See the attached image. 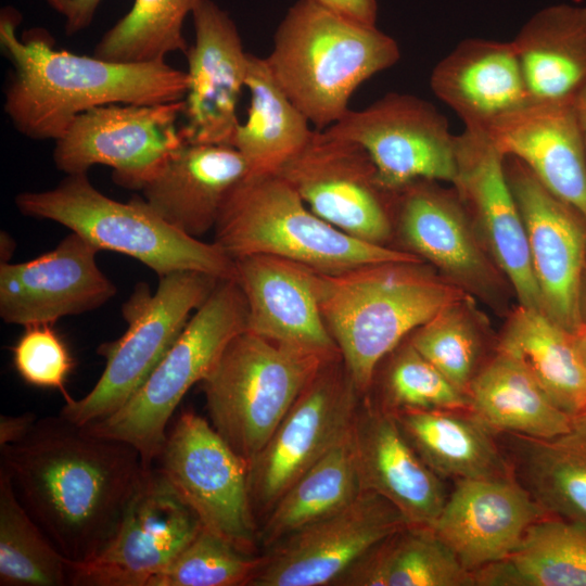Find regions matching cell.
<instances>
[{
  "label": "cell",
  "instance_id": "277c9868",
  "mask_svg": "<svg viewBox=\"0 0 586 586\" xmlns=\"http://www.w3.org/2000/svg\"><path fill=\"white\" fill-rule=\"evenodd\" d=\"M400 58L396 40L375 25L315 0H297L278 25L265 61L292 103L316 129L337 123L356 90Z\"/></svg>",
  "mask_w": 586,
  "mask_h": 586
},
{
  "label": "cell",
  "instance_id": "3957f363",
  "mask_svg": "<svg viewBox=\"0 0 586 586\" xmlns=\"http://www.w3.org/2000/svg\"><path fill=\"white\" fill-rule=\"evenodd\" d=\"M326 324L358 393L369 394L379 364L446 305L466 294L425 262H390L315 271Z\"/></svg>",
  "mask_w": 586,
  "mask_h": 586
},
{
  "label": "cell",
  "instance_id": "f35d334b",
  "mask_svg": "<svg viewBox=\"0 0 586 586\" xmlns=\"http://www.w3.org/2000/svg\"><path fill=\"white\" fill-rule=\"evenodd\" d=\"M469 295L437 311L409 337L410 344L457 388L468 394L479 371L486 321Z\"/></svg>",
  "mask_w": 586,
  "mask_h": 586
},
{
  "label": "cell",
  "instance_id": "cb8c5ba5",
  "mask_svg": "<svg viewBox=\"0 0 586 586\" xmlns=\"http://www.w3.org/2000/svg\"><path fill=\"white\" fill-rule=\"evenodd\" d=\"M247 307L246 330L326 357L341 356L320 310L315 270L271 255L234 259Z\"/></svg>",
  "mask_w": 586,
  "mask_h": 586
},
{
  "label": "cell",
  "instance_id": "5b68a950",
  "mask_svg": "<svg viewBox=\"0 0 586 586\" xmlns=\"http://www.w3.org/2000/svg\"><path fill=\"white\" fill-rule=\"evenodd\" d=\"M231 258L271 255L333 273L390 262H421L406 250L354 238L317 216L278 174H251L229 193L214 228Z\"/></svg>",
  "mask_w": 586,
  "mask_h": 586
},
{
  "label": "cell",
  "instance_id": "b9f144b4",
  "mask_svg": "<svg viewBox=\"0 0 586 586\" xmlns=\"http://www.w3.org/2000/svg\"><path fill=\"white\" fill-rule=\"evenodd\" d=\"M12 355L14 368L26 383L59 390L65 402L72 398L65 383L74 360L52 323L26 326L12 348Z\"/></svg>",
  "mask_w": 586,
  "mask_h": 586
},
{
  "label": "cell",
  "instance_id": "bcb514c9",
  "mask_svg": "<svg viewBox=\"0 0 586 586\" xmlns=\"http://www.w3.org/2000/svg\"><path fill=\"white\" fill-rule=\"evenodd\" d=\"M557 438L586 449V410L572 418L569 433Z\"/></svg>",
  "mask_w": 586,
  "mask_h": 586
},
{
  "label": "cell",
  "instance_id": "9a60e30c",
  "mask_svg": "<svg viewBox=\"0 0 586 586\" xmlns=\"http://www.w3.org/2000/svg\"><path fill=\"white\" fill-rule=\"evenodd\" d=\"M201 527L168 480L145 468L111 542L92 560L69 563V585L149 586Z\"/></svg>",
  "mask_w": 586,
  "mask_h": 586
},
{
  "label": "cell",
  "instance_id": "9c48e42d",
  "mask_svg": "<svg viewBox=\"0 0 586 586\" xmlns=\"http://www.w3.org/2000/svg\"><path fill=\"white\" fill-rule=\"evenodd\" d=\"M154 292L137 283L123 304L125 333L98 352L105 368L88 394L65 402L60 415L85 426L120 409L146 381L177 341L191 313L199 309L218 281L212 275L182 270L158 277Z\"/></svg>",
  "mask_w": 586,
  "mask_h": 586
},
{
  "label": "cell",
  "instance_id": "6da1fadb",
  "mask_svg": "<svg viewBox=\"0 0 586 586\" xmlns=\"http://www.w3.org/2000/svg\"><path fill=\"white\" fill-rule=\"evenodd\" d=\"M0 449L18 500L71 564L92 560L111 542L146 468L131 445L62 415L37 419L23 440Z\"/></svg>",
  "mask_w": 586,
  "mask_h": 586
},
{
  "label": "cell",
  "instance_id": "f6af8a7d",
  "mask_svg": "<svg viewBox=\"0 0 586 586\" xmlns=\"http://www.w3.org/2000/svg\"><path fill=\"white\" fill-rule=\"evenodd\" d=\"M101 0H69V8L65 17V33L77 34L87 28L94 16Z\"/></svg>",
  "mask_w": 586,
  "mask_h": 586
},
{
  "label": "cell",
  "instance_id": "44dd1931",
  "mask_svg": "<svg viewBox=\"0 0 586 586\" xmlns=\"http://www.w3.org/2000/svg\"><path fill=\"white\" fill-rule=\"evenodd\" d=\"M100 250L71 232L50 252L0 265V317L11 324H54L94 310L117 292L97 264Z\"/></svg>",
  "mask_w": 586,
  "mask_h": 586
},
{
  "label": "cell",
  "instance_id": "681fc988",
  "mask_svg": "<svg viewBox=\"0 0 586 586\" xmlns=\"http://www.w3.org/2000/svg\"><path fill=\"white\" fill-rule=\"evenodd\" d=\"M579 310L582 322H586V253L579 289Z\"/></svg>",
  "mask_w": 586,
  "mask_h": 586
},
{
  "label": "cell",
  "instance_id": "7dc6e473",
  "mask_svg": "<svg viewBox=\"0 0 586 586\" xmlns=\"http://www.w3.org/2000/svg\"><path fill=\"white\" fill-rule=\"evenodd\" d=\"M573 107L586 153V82L573 99Z\"/></svg>",
  "mask_w": 586,
  "mask_h": 586
},
{
  "label": "cell",
  "instance_id": "5bb4252c",
  "mask_svg": "<svg viewBox=\"0 0 586 586\" xmlns=\"http://www.w3.org/2000/svg\"><path fill=\"white\" fill-rule=\"evenodd\" d=\"M324 130L364 148L391 191L416 180L453 184L456 178V136L446 117L417 95L386 93Z\"/></svg>",
  "mask_w": 586,
  "mask_h": 586
},
{
  "label": "cell",
  "instance_id": "e575fe53",
  "mask_svg": "<svg viewBox=\"0 0 586 586\" xmlns=\"http://www.w3.org/2000/svg\"><path fill=\"white\" fill-rule=\"evenodd\" d=\"M472 574L475 585L586 586V526L547 514L508 558Z\"/></svg>",
  "mask_w": 586,
  "mask_h": 586
},
{
  "label": "cell",
  "instance_id": "ffe728a7",
  "mask_svg": "<svg viewBox=\"0 0 586 586\" xmlns=\"http://www.w3.org/2000/svg\"><path fill=\"white\" fill-rule=\"evenodd\" d=\"M191 15L194 42L184 52L188 86L180 131L187 143L232 145L250 53L233 20L214 1L200 0Z\"/></svg>",
  "mask_w": 586,
  "mask_h": 586
},
{
  "label": "cell",
  "instance_id": "83f0119b",
  "mask_svg": "<svg viewBox=\"0 0 586 586\" xmlns=\"http://www.w3.org/2000/svg\"><path fill=\"white\" fill-rule=\"evenodd\" d=\"M530 102L573 101L586 82V8L560 3L534 14L511 40Z\"/></svg>",
  "mask_w": 586,
  "mask_h": 586
},
{
  "label": "cell",
  "instance_id": "484cf974",
  "mask_svg": "<svg viewBox=\"0 0 586 586\" xmlns=\"http://www.w3.org/2000/svg\"><path fill=\"white\" fill-rule=\"evenodd\" d=\"M250 174L247 162L230 144L184 142L140 191L162 219L200 239L215 228L229 193Z\"/></svg>",
  "mask_w": 586,
  "mask_h": 586
},
{
  "label": "cell",
  "instance_id": "8d00e7d4",
  "mask_svg": "<svg viewBox=\"0 0 586 586\" xmlns=\"http://www.w3.org/2000/svg\"><path fill=\"white\" fill-rule=\"evenodd\" d=\"M67 584L69 562L28 514L0 468V585Z\"/></svg>",
  "mask_w": 586,
  "mask_h": 586
},
{
  "label": "cell",
  "instance_id": "7c38bea8",
  "mask_svg": "<svg viewBox=\"0 0 586 586\" xmlns=\"http://www.w3.org/2000/svg\"><path fill=\"white\" fill-rule=\"evenodd\" d=\"M277 174L324 221L359 240L386 245L396 191L380 182L372 160L359 144L314 129Z\"/></svg>",
  "mask_w": 586,
  "mask_h": 586
},
{
  "label": "cell",
  "instance_id": "7a4b0ae2",
  "mask_svg": "<svg viewBox=\"0 0 586 586\" xmlns=\"http://www.w3.org/2000/svg\"><path fill=\"white\" fill-rule=\"evenodd\" d=\"M17 12L5 8L0 42L13 73L4 90V112L15 129L34 140H56L74 118L92 107L181 101L187 72L165 60L124 63L54 49L47 34L16 36Z\"/></svg>",
  "mask_w": 586,
  "mask_h": 586
},
{
  "label": "cell",
  "instance_id": "d4e9b609",
  "mask_svg": "<svg viewBox=\"0 0 586 586\" xmlns=\"http://www.w3.org/2000/svg\"><path fill=\"white\" fill-rule=\"evenodd\" d=\"M484 131L505 156L520 160L586 221V153L573 101L528 102Z\"/></svg>",
  "mask_w": 586,
  "mask_h": 586
},
{
  "label": "cell",
  "instance_id": "60d3db41",
  "mask_svg": "<svg viewBox=\"0 0 586 586\" xmlns=\"http://www.w3.org/2000/svg\"><path fill=\"white\" fill-rule=\"evenodd\" d=\"M378 404L395 413L405 410H471L467 393L457 388L410 342L394 352Z\"/></svg>",
  "mask_w": 586,
  "mask_h": 586
},
{
  "label": "cell",
  "instance_id": "d6a6232c",
  "mask_svg": "<svg viewBox=\"0 0 586 586\" xmlns=\"http://www.w3.org/2000/svg\"><path fill=\"white\" fill-rule=\"evenodd\" d=\"M245 88L251 103L232 146L243 155L251 174H277L306 144L314 129L277 84L265 58L250 53Z\"/></svg>",
  "mask_w": 586,
  "mask_h": 586
},
{
  "label": "cell",
  "instance_id": "e0dca14e",
  "mask_svg": "<svg viewBox=\"0 0 586 586\" xmlns=\"http://www.w3.org/2000/svg\"><path fill=\"white\" fill-rule=\"evenodd\" d=\"M407 525L386 499L362 491L342 510L267 549L249 586H334L365 553Z\"/></svg>",
  "mask_w": 586,
  "mask_h": 586
},
{
  "label": "cell",
  "instance_id": "2e32d148",
  "mask_svg": "<svg viewBox=\"0 0 586 586\" xmlns=\"http://www.w3.org/2000/svg\"><path fill=\"white\" fill-rule=\"evenodd\" d=\"M394 220L406 251L469 296L501 308L510 283L479 235L454 187L416 180L396 191Z\"/></svg>",
  "mask_w": 586,
  "mask_h": 586
},
{
  "label": "cell",
  "instance_id": "8fae6325",
  "mask_svg": "<svg viewBox=\"0 0 586 586\" xmlns=\"http://www.w3.org/2000/svg\"><path fill=\"white\" fill-rule=\"evenodd\" d=\"M361 397L341 356L321 367L249 463L256 518L352 431Z\"/></svg>",
  "mask_w": 586,
  "mask_h": 586
},
{
  "label": "cell",
  "instance_id": "f1b7e54d",
  "mask_svg": "<svg viewBox=\"0 0 586 586\" xmlns=\"http://www.w3.org/2000/svg\"><path fill=\"white\" fill-rule=\"evenodd\" d=\"M468 396L471 411L493 431L553 440L571 430L572 417L551 400L520 361L497 347L472 379Z\"/></svg>",
  "mask_w": 586,
  "mask_h": 586
},
{
  "label": "cell",
  "instance_id": "d590c367",
  "mask_svg": "<svg viewBox=\"0 0 586 586\" xmlns=\"http://www.w3.org/2000/svg\"><path fill=\"white\" fill-rule=\"evenodd\" d=\"M519 482L544 511L586 526V449L509 433Z\"/></svg>",
  "mask_w": 586,
  "mask_h": 586
},
{
  "label": "cell",
  "instance_id": "52a82bcc",
  "mask_svg": "<svg viewBox=\"0 0 586 586\" xmlns=\"http://www.w3.org/2000/svg\"><path fill=\"white\" fill-rule=\"evenodd\" d=\"M334 358L247 330L239 333L201 381L211 424L250 463L305 386Z\"/></svg>",
  "mask_w": 586,
  "mask_h": 586
},
{
  "label": "cell",
  "instance_id": "836d02e7",
  "mask_svg": "<svg viewBox=\"0 0 586 586\" xmlns=\"http://www.w3.org/2000/svg\"><path fill=\"white\" fill-rule=\"evenodd\" d=\"M361 492L352 429L277 500L258 530V542L269 549L290 534L342 510Z\"/></svg>",
  "mask_w": 586,
  "mask_h": 586
},
{
  "label": "cell",
  "instance_id": "f546056e",
  "mask_svg": "<svg viewBox=\"0 0 586 586\" xmlns=\"http://www.w3.org/2000/svg\"><path fill=\"white\" fill-rule=\"evenodd\" d=\"M393 415L421 459L441 477L511 476L494 431L471 410H405Z\"/></svg>",
  "mask_w": 586,
  "mask_h": 586
},
{
  "label": "cell",
  "instance_id": "f907efd6",
  "mask_svg": "<svg viewBox=\"0 0 586 586\" xmlns=\"http://www.w3.org/2000/svg\"><path fill=\"white\" fill-rule=\"evenodd\" d=\"M52 9L61 13L63 16L66 15L69 8V0H44Z\"/></svg>",
  "mask_w": 586,
  "mask_h": 586
},
{
  "label": "cell",
  "instance_id": "7402d4cb",
  "mask_svg": "<svg viewBox=\"0 0 586 586\" xmlns=\"http://www.w3.org/2000/svg\"><path fill=\"white\" fill-rule=\"evenodd\" d=\"M547 515L511 476L457 480L431 526L469 572L505 560Z\"/></svg>",
  "mask_w": 586,
  "mask_h": 586
},
{
  "label": "cell",
  "instance_id": "4dcf8cb0",
  "mask_svg": "<svg viewBox=\"0 0 586 586\" xmlns=\"http://www.w3.org/2000/svg\"><path fill=\"white\" fill-rule=\"evenodd\" d=\"M497 348L520 361L572 418L586 410V369L572 332L545 313L518 304L509 314Z\"/></svg>",
  "mask_w": 586,
  "mask_h": 586
},
{
  "label": "cell",
  "instance_id": "4fadbf2b",
  "mask_svg": "<svg viewBox=\"0 0 586 586\" xmlns=\"http://www.w3.org/2000/svg\"><path fill=\"white\" fill-rule=\"evenodd\" d=\"M184 102L113 103L77 115L54 140L53 162L66 175L87 174L94 165L113 169L118 186L141 190L183 143L177 122Z\"/></svg>",
  "mask_w": 586,
  "mask_h": 586
},
{
  "label": "cell",
  "instance_id": "30bf717a",
  "mask_svg": "<svg viewBox=\"0 0 586 586\" xmlns=\"http://www.w3.org/2000/svg\"><path fill=\"white\" fill-rule=\"evenodd\" d=\"M193 510L202 526L256 553L257 518L249 463L193 411H182L153 464Z\"/></svg>",
  "mask_w": 586,
  "mask_h": 586
},
{
  "label": "cell",
  "instance_id": "74e56055",
  "mask_svg": "<svg viewBox=\"0 0 586 586\" xmlns=\"http://www.w3.org/2000/svg\"><path fill=\"white\" fill-rule=\"evenodd\" d=\"M200 0H135L131 9L100 39L94 55L140 63L165 60L188 49L182 25Z\"/></svg>",
  "mask_w": 586,
  "mask_h": 586
},
{
  "label": "cell",
  "instance_id": "7bdbcfd3",
  "mask_svg": "<svg viewBox=\"0 0 586 586\" xmlns=\"http://www.w3.org/2000/svg\"><path fill=\"white\" fill-rule=\"evenodd\" d=\"M318 3L354 21L375 25L378 16L377 0H315Z\"/></svg>",
  "mask_w": 586,
  "mask_h": 586
},
{
  "label": "cell",
  "instance_id": "1f68e13d",
  "mask_svg": "<svg viewBox=\"0 0 586 586\" xmlns=\"http://www.w3.org/2000/svg\"><path fill=\"white\" fill-rule=\"evenodd\" d=\"M335 585L474 586L475 581L431 527L407 525L371 548Z\"/></svg>",
  "mask_w": 586,
  "mask_h": 586
},
{
  "label": "cell",
  "instance_id": "ab89813d",
  "mask_svg": "<svg viewBox=\"0 0 586 586\" xmlns=\"http://www.w3.org/2000/svg\"><path fill=\"white\" fill-rule=\"evenodd\" d=\"M263 556L249 553L203 526L149 586L250 585Z\"/></svg>",
  "mask_w": 586,
  "mask_h": 586
},
{
  "label": "cell",
  "instance_id": "4316f807",
  "mask_svg": "<svg viewBox=\"0 0 586 586\" xmlns=\"http://www.w3.org/2000/svg\"><path fill=\"white\" fill-rule=\"evenodd\" d=\"M430 87L469 129L484 130L530 102L511 40H462L434 66Z\"/></svg>",
  "mask_w": 586,
  "mask_h": 586
},
{
  "label": "cell",
  "instance_id": "ee69618b",
  "mask_svg": "<svg viewBox=\"0 0 586 586\" xmlns=\"http://www.w3.org/2000/svg\"><path fill=\"white\" fill-rule=\"evenodd\" d=\"M37 419L33 412H26L20 416H1L0 447L23 440L29 433Z\"/></svg>",
  "mask_w": 586,
  "mask_h": 586
},
{
  "label": "cell",
  "instance_id": "d6986e66",
  "mask_svg": "<svg viewBox=\"0 0 586 586\" xmlns=\"http://www.w3.org/2000/svg\"><path fill=\"white\" fill-rule=\"evenodd\" d=\"M518 203L543 313L570 332L582 323L579 289L586 253V221L546 189L520 160L505 156Z\"/></svg>",
  "mask_w": 586,
  "mask_h": 586
},
{
  "label": "cell",
  "instance_id": "ac0fdd59",
  "mask_svg": "<svg viewBox=\"0 0 586 586\" xmlns=\"http://www.w3.org/2000/svg\"><path fill=\"white\" fill-rule=\"evenodd\" d=\"M453 187L486 250L511 285L520 305L543 311L524 222L510 187L505 155L484 130L456 136Z\"/></svg>",
  "mask_w": 586,
  "mask_h": 586
},
{
  "label": "cell",
  "instance_id": "603a6c76",
  "mask_svg": "<svg viewBox=\"0 0 586 586\" xmlns=\"http://www.w3.org/2000/svg\"><path fill=\"white\" fill-rule=\"evenodd\" d=\"M353 436L361 489L386 499L408 525L431 527L448 495L441 476L411 446L395 416L364 395Z\"/></svg>",
  "mask_w": 586,
  "mask_h": 586
},
{
  "label": "cell",
  "instance_id": "ba28073f",
  "mask_svg": "<svg viewBox=\"0 0 586 586\" xmlns=\"http://www.w3.org/2000/svg\"><path fill=\"white\" fill-rule=\"evenodd\" d=\"M247 307L233 278L220 279L146 381L116 412L85 428L123 441L152 467L167 437V425L187 392L207 375L239 333L246 330Z\"/></svg>",
  "mask_w": 586,
  "mask_h": 586
},
{
  "label": "cell",
  "instance_id": "8992f818",
  "mask_svg": "<svg viewBox=\"0 0 586 586\" xmlns=\"http://www.w3.org/2000/svg\"><path fill=\"white\" fill-rule=\"evenodd\" d=\"M21 214L55 221L100 251L130 256L158 277L193 270L219 279L234 276V260L215 242H204L171 227L139 196L115 201L100 192L87 174L66 175L54 188L15 196Z\"/></svg>",
  "mask_w": 586,
  "mask_h": 586
},
{
  "label": "cell",
  "instance_id": "c3c4849f",
  "mask_svg": "<svg viewBox=\"0 0 586 586\" xmlns=\"http://www.w3.org/2000/svg\"><path fill=\"white\" fill-rule=\"evenodd\" d=\"M572 335L577 353L586 369V322H582Z\"/></svg>",
  "mask_w": 586,
  "mask_h": 586
}]
</instances>
